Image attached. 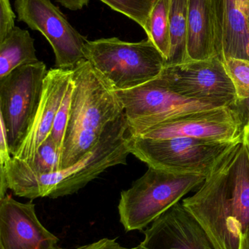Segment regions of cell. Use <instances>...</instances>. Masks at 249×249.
<instances>
[{"mask_svg":"<svg viewBox=\"0 0 249 249\" xmlns=\"http://www.w3.org/2000/svg\"><path fill=\"white\" fill-rule=\"evenodd\" d=\"M73 81L59 171L83 159L124 114L116 91L89 61L83 60L73 70Z\"/></svg>","mask_w":249,"mask_h":249,"instance_id":"3","label":"cell"},{"mask_svg":"<svg viewBox=\"0 0 249 249\" xmlns=\"http://www.w3.org/2000/svg\"><path fill=\"white\" fill-rule=\"evenodd\" d=\"M140 246L146 249H215L202 227L181 203L146 228Z\"/></svg>","mask_w":249,"mask_h":249,"instance_id":"13","label":"cell"},{"mask_svg":"<svg viewBox=\"0 0 249 249\" xmlns=\"http://www.w3.org/2000/svg\"><path fill=\"white\" fill-rule=\"evenodd\" d=\"M73 77V70H48L43 92L35 119L15 158L32 164L44 141L51 135L57 112Z\"/></svg>","mask_w":249,"mask_h":249,"instance_id":"14","label":"cell"},{"mask_svg":"<svg viewBox=\"0 0 249 249\" xmlns=\"http://www.w3.org/2000/svg\"><path fill=\"white\" fill-rule=\"evenodd\" d=\"M61 154L51 136H48L40 145L35 160L28 165L35 174H50L59 171Z\"/></svg>","mask_w":249,"mask_h":249,"instance_id":"21","label":"cell"},{"mask_svg":"<svg viewBox=\"0 0 249 249\" xmlns=\"http://www.w3.org/2000/svg\"><path fill=\"white\" fill-rule=\"evenodd\" d=\"M243 127L230 107L184 114L157 124L140 135L152 139L188 137L219 142L242 139Z\"/></svg>","mask_w":249,"mask_h":249,"instance_id":"11","label":"cell"},{"mask_svg":"<svg viewBox=\"0 0 249 249\" xmlns=\"http://www.w3.org/2000/svg\"><path fill=\"white\" fill-rule=\"evenodd\" d=\"M63 7L69 10L76 11L82 10L85 6H87L90 0H55Z\"/></svg>","mask_w":249,"mask_h":249,"instance_id":"28","label":"cell"},{"mask_svg":"<svg viewBox=\"0 0 249 249\" xmlns=\"http://www.w3.org/2000/svg\"><path fill=\"white\" fill-rule=\"evenodd\" d=\"M239 249H249V228L241 238Z\"/></svg>","mask_w":249,"mask_h":249,"instance_id":"30","label":"cell"},{"mask_svg":"<svg viewBox=\"0 0 249 249\" xmlns=\"http://www.w3.org/2000/svg\"><path fill=\"white\" fill-rule=\"evenodd\" d=\"M130 133L125 112L105 133L99 143L73 166L50 174L38 175L26 161L12 157L0 165L7 189L19 197L34 199L58 198L77 193L105 170L118 165H127L130 155Z\"/></svg>","mask_w":249,"mask_h":249,"instance_id":"2","label":"cell"},{"mask_svg":"<svg viewBox=\"0 0 249 249\" xmlns=\"http://www.w3.org/2000/svg\"><path fill=\"white\" fill-rule=\"evenodd\" d=\"M189 0H171L169 20L171 52L166 65L189 61L187 41Z\"/></svg>","mask_w":249,"mask_h":249,"instance_id":"18","label":"cell"},{"mask_svg":"<svg viewBox=\"0 0 249 249\" xmlns=\"http://www.w3.org/2000/svg\"><path fill=\"white\" fill-rule=\"evenodd\" d=\"M16 17L10 0H0V41L4 39L16 27Z\"/></svg>","mask_w":249,"mask_h":249,"instance_id":"24","label":"cell"},{"mask_svg":"<svg viewBox=\"0 0 249 249\" xmlns=\"http://www.w3.org/2000/svg\"><path fill=\"white\" fill-rule=\"evenodd\" d=\"M230 107L233 110L238 120L244 126L249 124V98L247 99H237L236 101Z\"/></svg>","mask_w":249,"mask_h":249,"instance_id":"25","label":"cell"},{"mask_svg":"<svg viewBox=\"0 0 249 249\" xmlns=\"http://www.w3.org/2000/svg\"><path fill=\"white\" fill-rule=\"evenodd\" d=\"M216 36V55L249 61L248 0H210Z\"/></svg>","mask_w":249,"mask_h":249,"instance_id":"15","label":"cell"},{"mask_svg":"<svg viewBox=\"0 0 249 249\" xmlns=\"http://www.w3.org/2000/svg\"><path fill=\"white\" fill-rule=\"evenodd\" d=\"M159 77L174 93L202 103L230 107L237 99L233 83L218 55L166 65Z\"/></svg>","mask_w":249,"mask_h":249,"instance_id":"9","label":"cell"},{"mask_svg":"<svg viewBox=\"0 0 249 249\" xmlns=\"http://www.w3.org/2000/svg\"><path fill=\"white\" fill-rule=\"evenodd\" d=\"M48 70L42 61L23 64L0 79V119L16 155L32 126L43 92Z\"/></svg>","mask_w":249,"mask_h":249,"instance_id":"7","label":"cell"},{"mask_svg":"<svg viewBox=\"0 0 249 249\" xmlns=\"http://www.w3.org/2000/svg\"><path fill=\"white\" fill-rule=\"evenodd\" d=\"M181 203L215 249H239L249 228V159L242 139L224 152L199 190Z\"/></svg>","mask_w":249,"mask_h":249,"instance_id":"1","label":"cell"},{"mask_svg":"<svg viewBox=\"0 0 249 249\" xmlns=\"http://www.w3.org/2000/svg\"><path fill=\"white\" fill-rule=\"evenodd\" d=\"M248 1H249V0H248Z\"/></svg>","mask_w":249,"mask_h":249,"instance_id":"32","label":"cell"},{"mask_svg":"<svg viewBox=\"0 0 249 249\" xmlns=\"http://www.w3.org/2000/svg\"><path fill=\"white\" fill-rule=\"evenodd\" d=\"M38 61L35 39L27 30L16 26L0 41V79L20 66Z\"/></svg>","mask_w":249,"mask_h":249,"instance_id":"17","label":"cell"},{"mask_svg":"<svg viewBox=\"0 0 249 249\" xmlns=\"http://www.w3.org/2000/svg\"><path fill=\"white\" fill-rule=\"evenodd\" d=\"M146 249L143 248V247H140V245H139V247H137V248L135 249Z\"/></svg>","mask_w":249,"mask_h":249,"instance_id":"31","label":"cell"},{"mask_svg":"<svg viewBox=\"0 0 249 249\" xmlns=\"http://www.w3.org/2000/svg\"><path fill=\"white\" fill-rule=\"evenodd\" d=\"M223 62L233 83L237 99L249 98V61L230 58L224 60Z\"/></svg>","mask_w":249,"mask_h":249,"instance_id":"22","label":"cell"},{"mask_svg":"<svg viewBox=\"0 0 249 249\" xmlns=\"http://www.w3.org/2000/svg\"><path fill=\"white\" fill-rule=\"evenodd\" d=\"M187 50L189 61L209 59L216 55L210 0H189Z\"/></svg>","mask_w":249,"mask_h":249,"instance_id":"16","label":"cell"},{"mask_svg":"<svg viewBox=\"0 0 249 249\" xmlns=\"http://www.w3.org/2000/svg\"><path fill=\"white\" fill-rule=\"evenodd\" d=\"M171 0H157L148 19L145 32L165 59L171 52L169 13Z\"/></svg>","mask_w":249,"mask_h":249,"instance_id":"19","label":"cell"},{"mask_svg":"<svg viewBox=\"0 0 249 249\" xmlns=\"http://www.w3.org/2000/svg\"><path fill=\"white\" fill-rule=\"evenodd\" d=\"M146 29L151 12L157 0H100Z\"/></svg>","mask_w":249,"mask_h":249,"instance_id":"20","label":"cell"},{"mask_svg":"<svg viewBox=\"0 0 249 249\" xmlns=\"http://www.w3.org/2000/svg\"><path fill=\"white\" fill-rule=\"evenodd\" d=\"M1 121V134H0V165H4L10 159L12 155L10 153V146H9L8 136L7 132L4 126L2 120Z\"/></svg>","mask_w":249,"mask_h":249,"instance_id":"26","label":"cell"},{"mask_svg":"<svg viewBox=\"0 0 249 249\" xmlns=\"http://www.w3.org/2000/svg\"><path fill=\"white\" fill-rule=\"evenodd\" d=\"M242 142L247 149L249 159V124L244 126L242 130Z\"/></svg>","mask_w":249,"mask_h":249,"instance_id":"29","label":"cell"},{"mask_svg":"<svg viewBox=\"0 0 249 249\" xmlns=\"http://www.w3.org/2000/svg\"><path fill=\"white\" fill-rule=\"evenodd\" d=\"M73 87H74V83H73V77H72L71 82L69 85L65 96H64L62 102L60 105L59 109L57 112L55 121L53 124L52 130L50 135V136H51V138L54 139V142L61 154V153H62L63 145H64V136H65L67 124H68L69 116H70V103H71Z\"/></svg>","mask_w":249,"mask_h":249,"instance_id":"23","label":"cell"},{"mask_svg":"<svg viewBox=\"0 0 249 249\" xmlns=\"http://www.w3.org/2000/svg\"><path fill=\"white\" fill-rule=\"evenodd\" d=\"M0 249H64L42 225L32 202L23 203L9 195L0 197Z\"/></svg>","mask_w":249,"mask_h":249,"instance_id":"12","label":"cell"},{"mask_svg":"<svg viewBox=\"0 0 249 249\" xmlns=\"http://www.w3.org/2000/svg\"><path fill=\"white\" fill-rule=\"evenodd\" d=\"M83 54L115 91L130 90L153 80L166 66L165 57L149 38L137 42L117 37L87 40Z\"/></svg>","mask_w":249,"mask_h":249,"instance_id":"4","label":"cell"},{"mask_svg":"<svg viewBox=\"0 0 249 249\" xmlns=\"http://www.w3.org/2000/svg\"><path fill=\"white\" fill-rule=\"evenodd\" d=\"M206 177L149 167L130 188L121 192L118 209L124 230L129 232L146 229L186 195L200 187Z\"/></svg>","mask_w":249,"mask_h":249,"instance_id":"5","label":"cell"},{"mask_svg":"<svg viewBox=\"0 0 249 249\" xmlns=\"http://www.w3.org/2000/svg\"><path fill=\"white\" fill-rule=\"evenodd\" d=\"M76 249H129L121 247L115 239L103 238L96 242L83 246Z\"/></svg>","mask_w":249,"mask_h":249,"instance_id":"27","label":"cell"},{"mask_svg":"<svg viewBox=\"0 0 249 249\" xmlns=\"http://www.w3.org/2000/svg\"><path fill=\"white\" fill-rule=\"evenodd\" d=\"M235 142L188 137L152 139L130 135L128 146L130 154L149 167L175 174L206 177L219 158Z\"/></svg>","mask_w":249,"mask_h":249,"instance_id":"6","label":"cell"},{"mask_svg":"<svg viewBox=\"0 0 249 249\" xmlns=\"http://www.w3.org/2000/svg\"><path fill=\"white\" fill-rule=\"evenodd\" d=\"M19 21L40 32L55 55L56 68L73 70L85 59L83 46L87 39L67 20L51 0H16Z\"/></svg>","mask_w":249,"mask_h":249,"instance_id":"10","label":"cell"},{"mask_svg":"<svg viewBox=\"0 0 249 249\" xmlns=\"http://www.w3.org/2000/svg\"><path fill=\"white\" fill-rule=\"evenodd\" d=\"M116 93L133 136H140L149 129L184 114L222 107L176 94L159 76L138 87Z\"/></svg>","mask_w":249,"mask_h":249,"instance_id":"8","label":"cell"}]
</instances>
